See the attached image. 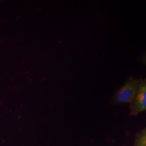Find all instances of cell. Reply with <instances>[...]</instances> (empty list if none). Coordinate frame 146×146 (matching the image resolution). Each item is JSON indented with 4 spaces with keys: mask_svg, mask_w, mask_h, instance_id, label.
<instances>
[{
    "mask_svg": "<svg viewBox=\"0 0 146 146\" xmlns=\"http://www.w3.org/2000/svg\"><path fill=\"white\" fill-rule=\"evenodd\" d=\"M133 146H146V128L136 135Z\"/></svg>",
    "mask_w": 146,
    "mask_h": 146,
    "instance_id": "3",
    "label": "cell"
},
{
    "mask_svg": "<svg viewBox=\"0 0 146 146\" xmlns=\"http://www.w3.org/2000/svg\"><path fill=\"white\" fill-rule=\"evenodd\" d=\"M143 62L146 64V54H145V56H144V57H143Z\"/></svg>",
    "mask_w": 146,
    "mask_h": 146,
    "instance_id": "4",
    "label": "cell"
},
{
    "mask_svg": "<svg viewBox=\"0 0 146 146\" xmlns=\"http://www.w3.org/2000/svg\"><path fill=\"white\" fill-rule=\"evenodd\" d=\"M146 111V78L139 80L135 96L130 104V114L137 116Z\"/></svg>",
    "mask_w": 146,
    "mask_h": 146,
    "instance_id": "2",
    "label": "cell"
},
{
    "mask_svg": "<svg viewBox=\"0 0 146 146\" xmlns=\"http://www.w3.org/2000/svg\"><path fill=\"white\" fill-rule=\"evenodd\" d=\"M139 84V79L129 76L126 83L118 89L114 96L116 103L131 104L135 96Z\"/></svg>",
    "mask_w": 146,
    "mask_h": 146,
    "instance_id": "1",
    "label": "cell"
}]
</instances>
